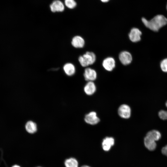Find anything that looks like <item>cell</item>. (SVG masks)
<instances>
[{
    "instance_id": "15",
    "label": "cell",
    "mask_w": 167,
    "mask_h": 167,
    "mask_svg": "<svg viewBox=\"0 0 167 167\" xmlns=\"http://www.w3.org/2000/svg\"><path fill=\"white\" fill-rule=\"evenodd\" d=\"M63 70L66 75L68 76L73 75L75 72V69L74 66L71 63H67L63 66Z\"/></svg>"
},
{
    "instance_id": "3",
    "label": "cell",
    "mask_w": 167,
    "mask_h": 167,
    "mask_svg": "<svg viewBox=\"0 0 167 167\" xmlns=\"http://www.w3.org/2000/svg\"><path fill=\"white\" fill-rule=\"evenodd\" d=\"M119 115L122 118L128 119L131 115V109L130 107L126 104L121 105L118 109Z\"/></svg>"
},
{
    "instance_id": "9",
    "label": "cell",
    "mask_w": 167,
    "mask_h": 167,
    "mask_svg": "<svg viewBox=\"0 0 167 167\" xmlns=\"http://www.w3.org/2000/svg\"><path fill=\"white\" fill-rule=\"evenodd\" d=\"M51 11L53 12H62L64 10V6L63 3L60 0L54 1L50 5Z\"/></svg>"
},
{
    "instance_id": "2",
    "label": "cell",
    "mask_w": 167,
    "mask_h": 167,
    "mask_svg": "<svg viewBox=\"0 0 167 167\" xmlns=\"http://www.w3.org/2000/svg\"><path fill=\"white\" fill-rule=\"evenodd\" d=\"M78 60L82 66L86 67L95 62L96 60V56L93 52L88 51L83 55L80 56Z\"/></svg>"
},
{
    "instance_id": "11",
    "label": "cell",
    "mask_w": 167,
    "mask_h": 167,
    "mask_svg": "<svg viewBox=\"0 0 167 167\" xmlns=\"http://www.w3.org/2000/svg\"><path fill=\"white\" fill-rule=\"evenodd\" d=\"M144 143L146 148L150 151H154L156 147V141L146 136L144 138Z\"/></svg>"
},
{
    "instance_id": "26",
    "label": "cell",
    "mask_w": 167,
    "mask_h": 167,
    "mask_svg": "<svg viewBox=\"0 0 167 167\" xmlns=\"http://www.w3.org/2000/svg\"></svg>"
},
{
    "instance_id": "1",
    "label": "cell",
    "mask_w": 167,
    "mask_h": 167,
    "mask_svg": "<svg viewBox=\"0 0 167 167\" xmlns=\"http://www.w3.org/2000/svg\"><path fill=\"white\" fill-rule=\"evenodd\" d=\"M142 20L146 27L155 32L158 31L167 24V19L164 15H160L156 16L150 20L144 18L142 19Z\"/></svg>"
},
{
    "instance_id": "24",
    "label": "cell",
    "mask_w": 167,
    "mask_h": 167,
    "mask_svg": "<svg viewBox=\"0 0 167 167\" xmlns=\"http://www.w3.org/2000/svg\"><path fill=\"white\" fill-rule=\"evenodd\" d=\"M81 167H90L88 165H83Z\"/></svg>"
},
{
    "instance_id": "22",
    "label": "cell",
    "mask_w": 167,
    "mask_h": 167,
    "mask_svg": "<svg viewBox=\"0 0 167 167\" xmlns=\"http://www.w3.org/2000/svg\"><path fill=\"white\" fill-rule=\"evenodd\" d=\"M102 2H108L109 1V0H101Z\"/></svg>"
},
{
    "instance_id": "19",
    "label": "cell",
    "mask_w": 167,
    "mask_h": 167,
    "mask_svg": "<svg viewBox=\"0 0 167 167\" xmlns=\"http://www.w3.org/2000/svg\"><path fill=\"white\" fill-rule=\"evenodd\" d=\"M165 105L167 107V101ZM158 115L160 118L162 119H167V111L161 110L159 112Z\"/></svg>"
},
{
    "instance_id": "13",
    "label": "cell",
    "mask_w": 167,
    "mask_h": 167,
    "mask_svg": "<svg viewBox=\"0 0 167 167\" xmlns=\"http://www.w3.org/2000/svg\"><path fill=\"white\" fill-rule=\"evenodd\" d=\"M71 44L73 46L76 48H83L85 44L84 39L81 36H77L72 39Z\"/></svg>"
},
{
    "instance_id": "23",
    "label": "cell",
    "mask_w": 167,
    "mask_h": 167,
    "mask_svg": "<svg viewBox=\"0 0 167 167\" xmlns=\"http://www.w3.org/2000/svg\"><path fill=\"white\" fill-rule=\"evenodd\" d=\"M12 167H20L19 166L17 165H13Z\"/></svg>"
},
{
    "instance_id": "6",
    "label": "cell",
    "mask_w": 167,
    "mask_h": 167,
    "mask_svg": "<svg viewBox=\"0 0 167 167\" xmlns=\"http://www.w3.org/2000/svg\"><path fill=\"white\" fill-rule=\"evenodd\" d=\"M141 35L142 32L139 29L134 28L131 30L129 34V37L131 41L136 42L140 40Z\"/></svg>"
},
{
    "instance_id": "5",
    "label": "cell",
    "mask_w": 167,
    "mask_h": 167,
    "mask_svg": "<svg viewBox=\"0 0 167 167\" xmlns=\"http://www.w3.org/2000/svg\"><path fill=\"white\" fill-rule=\"evenodd\" d=\"M119 59L121 63L124 65L130 64L132 62V57L130 53L127 51L121 52L119 55Z\"/></svg>"
},
{
    "instance_id": "14",
    "label": "cell",
    "mask_w": 167,
    "mask_h": 167,
    "mask_svg": "<svg viewBox=\"0 0 167 167\" xmlns=\"http://www.w3.org/2000/svg\"><path fill=\"white\" fill-rule=\"evenodd\" d=\"M25 128L26 131L28 133L33 134L37 130V126L36 124L34 122L30 121L26 124Z\"/></svg>"
},
{
    "instance_id": "16",
    "label": "cell",
    "mask_w": 167,
    "mask_h": 167,
    "mask_svg": "<svg viewBox=\"0 0 167 167\" xmlns=\"http://www.w3.org/2000/svg\"><path fill=\"white\" fill-rule=\"evenodd\" d=\"M146 136L156 141L159 140L161 137L160 133L156 130H152L149 131Z\"/></svg>"
},
{
    "instance_id": "18",
    "label": "cell",
    "mask_w": 167,
    "mask_h": 167,
    "mask_svg": "<svg viewBox=\"0 0 167 167\" xmlns=\"http://www.w3.org/2000/svg\"><path fill=\"white\" fill-rule=\"evenodd\" d=\"M65 4L70 9L74 8L76 5V3L74 0H65Z\"/></svg>"
},
{
    "instance_id": "25",
    "label": "cell",
    "mask_w": 167,
    "mask_h": 167,
    "mask_svg": "<svg viewBox=\"0 0 167 167\" xmlns=\"http://www.w3.org/2000/svg\"></svg>"
},
{
    "instance_id": "4",
    "label": "cell",
    "mask_w": 167,
    "mask_h": 167,
    "mask_svg": "<svg viewBox=\"0 0 167 167\" xmlns=\"http://www.w3.org/2000/svg\"><path fill=\"white\" fill-rule=\"evenodd\" d=\"M84 120L86 123L91 125L96 124L100 121L96 113L94 111L91 112L86 114Z\"/></svg>"
},
{
    "instance_id": "7",
    "label": "cell",
    "mask_w": 167,
    "mask_h": 167,
    "mask_svg": "<svg viewBox=\"0 0 167 167\" xmlns=\"http://www.w3.org/2000/svg\"><path fill=\"white\" fill-rule=\"evenodd\" d=\"M102 66L106 70L111 71L115 66V61L112 57H107L103 60Z\"/></svg>"
},
{
    "instance_id": "10",
    "label": "cell",
    "mask_w": 167,
    "mask_h": 167,
    "mask_svg": "<svg viewBox=\"0 0 167 167\" xmlns=\"http://www.w3.org/2000/svg\"><path fill=\"white\" fill-rule=\"evenodd\" d=\"M114 139L112 137H107L103 140L102 145L103 149L106 151H109L114 144Z\"/></svg>"
},
{
    "instance_id": "20",
    "label": "cell",
    "mask_w": 167,
    "mask_h": 167,
    "mask_svg": "<svg viewBox=\"0 0 167 167\" xmlns=\"http://www.w3.org/2000/svg\"><path fill=\"white\" fill-rule=\"evenodd\" d=\"M160 66L162 70L164 72H167V58L163 60L161 63Z\"/></svg>"
},
{
    "instance_id": "17",
    "label": "cell",
    "mask_w": 167,
    "mask_h": 167,
    "mask_svg": "<svg viewBox=\"0 0 167 167\" xmlns=\"http://www.w3.org/2000/svg\"><path fill=\"white\" fill-rule=\"evenodd\" d=\"M66 167H78V163L75 158H70L66 159L64 162Z\"/></svg>"
},
{
    "instance_id": "8",
    "label": "cell",
    "mask_w": 167,
    "mask_h": 167,
    "mask_svg": "<svg viewBox=\"0 0 167 167\" xmlns=\"http://www.w3.org/2000/svg\"><path fill=\"white\" fill-rule=\"evenodd\" d=\"M84 75L86 81H92L96 79L97 73L94 70L90 68H87L85 70Z\"/></svg>"
},
{
    "instance_id": "21",
    "label": "cell",
    "mask_w": 167,
    "mask_h": 167,
    "mask_svg": "<svg viewBox=\"0 0 167 167\" xmlns=\"http://www.w3.org/2000/svg\"><path fill=\"white\" fill-rule=\"evenodd\" d=\"M161 152L163 155L167 156V145L162 148Z\"/></svg>"
},
{
    "instance_id": "12",
    "label": "cell",
    "mask_w": 167,
    "mask_h": 167,
    "mask_svg": "<svg viewBox=\"0 0 167 167\" xmlns=\"http://www.w3.org/2000/svg\"><path fill=\"white\" fill-rule=\"evenodd\" d=\"M96 86L92 81H88L84 88L85 93L87 95H91L96 92Z\"/></svg>"
}]
</instances>
